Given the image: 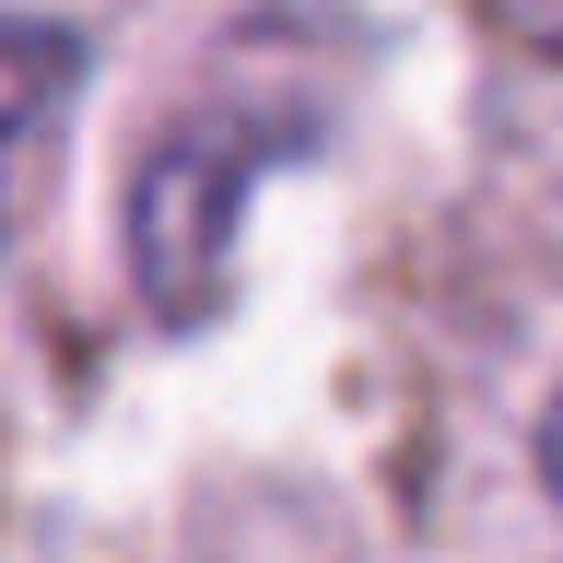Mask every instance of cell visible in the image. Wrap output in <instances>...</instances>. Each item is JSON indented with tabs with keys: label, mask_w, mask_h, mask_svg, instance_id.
I'll use <instances>...</instances> for the list:
<instances>
[{
	"label": "cell",
	"mask_w": 563,
	"mask_h": 563,
	"mask_svg": "<svg viewBox=\"0 0 563 563\" xmlns=\"http://www.w3.org/2000/svg\"><path fill=\"white\" fill-rule=\"evenodd\" d=\"M329 35L306 24H246L211 82L176 106V130L141 153V188H130V258H141V294L165 317H200L211 282H223V246H235V211L246 188L306 153L317 118H329Z\"/></svg>",
	"instance_id": "1"
},
{
	"label": "cell",
	"mask_w": 563,
	"mask_h": 563,
	"mask_svg": "<svg viewBox=\"0 0 563 563\" xmlns=\"http://www.w3.org/2000/svg\"><path fill=\"white\" fill-rule=\"evenodd\" d=\"M70 95H82V35L35 24V12H0V246L24 235L35 200H47Z\"/></svg>",
	"instance_id": "2"
},
{
	"label": "cell",
	"mask_w": 563,
	"mask_h": 563,
	"mask_svg": "<svg viewBox=\"0 0 563 563\" xmlns=\"http://www.w3.org/2000/svg\"><path fill=\"white\" fill-rule=\"evenodd\" d=\"M493 24L517 35V47H540V59H563V0H482Z\"/></svg>",
	"instance_id": "3"
},
{
	"label": "cell",
	"mask_w": 563,
	"mask_h": 563,
	"mask_svg": "<svg viewBox=\"0 0 563 563\" xmlns=\"http://www.w3.org/2000/svg\"><path fill=\"white\" fill-rule=\"evenodd\" d=\"M540 470H552V493H563V399L540 411Z\"/></svg>",
	"instance_id": "4"
}]
</instances>
